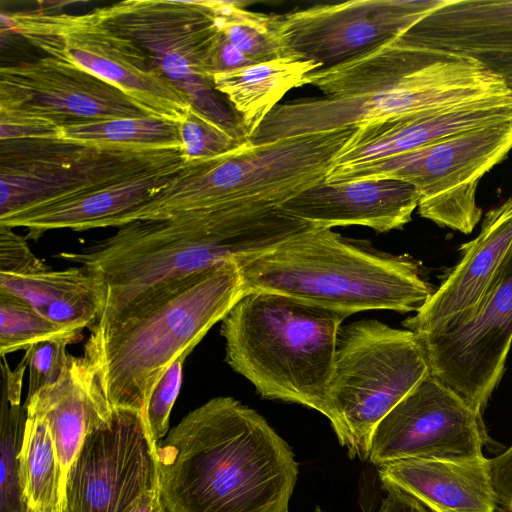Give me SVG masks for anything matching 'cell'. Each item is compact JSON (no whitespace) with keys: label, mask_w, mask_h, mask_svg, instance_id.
Wrapping results in <instances>:
<instances>
[{"label":"cell","mask_w":512,"mask_h":512,"mask_svg":"<svg viewBox=\"0 0 512 512\" xmlns=\"http://www.w3.org/2000/svg\"><path fill=\"white\" fill-rule=\"evenodd\" d=\"M59 138L99 146L136 149L182 147L178 122L150 114L67 125L60 129Z\"/></svg>","instance_id":"83f0119b"},{"label":"cell","mask_w":512,"mask_h":512,"mask_svg":"<svg viewBox=\"0 0 512 512\" xmlns=\"http://www.w3.org/2000/svg\"><path fill=\"white\" fill-rule=\"evenodd\" d=\"M399 39L471 57L512 87V0H443Z\"/></svg>","instance_id":"44dd1931"},{"label":"cell","mask_w":512,"mask_h":512,"mask_svg":"<svg viewBox=\"0 0 512 512\" xmlns=\"http://www.w3.org/2000/svg\"><path fill=\"white\" fill-rule=\"evenodd\" d=\"M27 414L47 424L58 455L63 483L87 434L111 413L92 365L84 356L69 354L61 378L26 399Z\"/></svg>","instance_id":"cb8c5ba5"},{"label":"cell","mask_w":512,"mask_h":512,"mask_svg":"<svg viewBox=\"0 0 512 512\" xmlns=\"http://www.w3.org/2000/svg\"><path fill=\"white\" fill-rule=\"evenodd\" d=\"M488 441L482 414L429 374L377 425L368 459L379 467L407 458H477Z\"/></svg>","instance_id":"e0dca14e"},{"label":"cell","mask_w":512,"mask_h":512,"mask_svg":"<svg viewBox=\"0 0 512 512\" xmlns=\"http://www.w3.org/2000/svg\"><path fill=\"white\" fill-rule=\"evenodd\" d=\"M512 150V120L442 138L379 161L331 167L325 182L391 178L413 185L418 212L438 226L470 234L482 210L476 203L480 179Z\"/></svg>","instance_id":"9c48e42d"},{"label":"cell","mask_w":512,"mask_h":512,"mask_svg":"<svg viewBox=\"0 0 512 512\" xmlns=\"http://www.w3.org/2000/svg\"><path fill=\"white\" fill-rule=\"evenodd\" d=\"M15 33L46 56L76 65L120 89L147 114L180 122L192 105L131 39L106 24L96 9L60 8L1 14V31Z\"/></svg>","instance_id":"30bf717a"},{"label":"cell","mask_w":512,"mask_h":512,"mask_svg":"<svg viewBox=\"0 0 512 512\" xmlns=\"http://www.w3.org/2000/svg\"><path fill=\"white\" fill-rule=\"evenodd\" d=\"M386 490L387 495L378 512H431L417 499L400 489L386 488Z\"/></svg>","instance_id":"8d00e7d4"},{"label":"cell","mask_w":512,"mask_h":512,"mask_svg":"<svg viewBox=\"0 0 512 512\" xmlns=\"http://www.w3.org/2000/svg\"><path fill=\"white\" fill-rule=\"evenodd\" d=\"M416 335L430 374L482 414L512 343V269L475 311Z\"/></svg>","instance_id":"2e32d148"},{"label":"cell","mask_w":512,"mask_h":512,"mask_svg":"<svg viewBox=\"0 0 512 512\" xmlns=\"http://www.w3.org/2000/svg\"><path fill=\"white\" fill-rule=\"evenodd\" d=\"M178 124L186 162L218 157L248 142V139L237 137L194 107Z\"/></svg>","instance_id":"1f68e13d"},{"label":"cell","mask_w":512,"mask_h":512,"mask_svg":"<svg viewBox=\"0 0 512 512\" xmlns=\"http://www.w3.org/2000/svg\"><path fill=\"white\" fill-rule=\"evenodd\" d=\"M310 227L274 204L232 203L136 220L57 257L102 278L107 289L102 322L157 282L263 252Z\"/></svg>","instance_id":"3957f363"},{"label":"cell","mask_w":512,"mask_h":512,"mask_svg":"<svg viewBox=\"0 0 512 512\" xmlns=\"http://www.w3.org/2000/svg\"><path fill=\"white\" fill-rule=\"evenodd\" d=\"M319 69L313 61L279 57L217 73L212 84L240 117L249 138L288 91L307 85V75Z\"/></svg>","instance_id":"484cf974"},{"label":"cell","mask_w":512,"mask_h":512,"mask_svg":"<svg viewBox=\"0 0 512 512\" xmlns=\"http://www.w3.org/2000/svg\"><path fill=\"white\" fill-rule=\"evenodd\" d=\"M184 163L26 208L0 218V224L26 228L25 237L31 240H37L51 230L85 231L117 227L125 216L158 194Z\"/></svg>","instance_id":"7402d4cb"},{"label":"cell","mask_w":512,"mask_h":512,"mask_svg":"<svg viewBox=\"0 0 512 512\" xmlns=\"http://www.w3.org/2000/svg\"><path fill=\"white\" fill-rule=\"evenodd\" d=\"M512 120V93L451 108L363 123L332 167L386 159L471 129Z\"/></svg>","instance_id":"ffe728a7"},{"label":"cell","mask_w":512,"mask_h":512,"mask_svg":"<svg viewBox=\"0 0 512 512\" xmlns=\"http://www.w3.org/2000/svg\"><path fill=\"white\" fill-rule=\"evenodd\" d=\"M429 374L414 332L373 319L341 327L323 415L351 458L368 459L377 425Z\"/></svg>","instance_id":"52a82bcc"},{"label":"cell","mask_w":512,"mask_h":512,"mask_svg":"<svg viewBox=\"0 0 512 512\" xmlns=\"http://www.w3.org/2000/svg\"><path fill=\"white\" fill-rule=\"evenodd\" d=\"M184 162L181 149L0 140V218Z\"/></svg>","instance_id":"7c38bea8"},{"label":"cell","mask_w":512,"mask_h":512,"mask_svg":"<svg viewBox=\"0 0 512 512\" xmlns=\"http://www.w3.org/2000/svg\"><path fill=\"white\" fill-rule=\"evenodd\" d=\"M22 486L30 512H62L64 483L46 422L27 414L19 455Z\"/></svg>","instance_id":"4316f807"},{"label":"cell","mask_w":512,"mask_h":512,"mask_svg":"<svg viewBox=\"0 0 512 512\" xmlns=\"http://www.w3.org/2000/svg\"><path fill=\"white\" fill-rule=\"evenodd\" d=\"M489 462L501 511L512 512V446Z\"/></svg>","instance_id":"d590c367"},{"label":"cell","mask_w":512,"mask_h":512,"mask_svg":"<svg viewBox=\"0 0 512 512\" xmlns=\"http://www.w3.org/2000/svg\"><path fill=\"white\" fill-rule=\"evenodd\" d=\"M417 189L404 181L370 178L311 186L278 204L315 227L360 225L377 232L401 229L418 207Z\"/></svg>","instance_id":"d6986e66"},{"label":"cell","mask_w":512,"mask_h":512,"mask_svg":"<svg viewBox=\"0 0 512 512\" xmlns=\"http://www.w3.org/2000/svg\"><path fill=\"white\" fill-rule=\"evenodd\" d=\"M346 317L280 294L244 292L221 321L225 361L263 398L323 414Z\"/></svg>","instance_id":"5b68a950"},{"label":"cell","mask_w":512,"mask_h":512,"mask_svg":"<svg viewBox=\"0 0 512 512\" xmlns=\"http://www.w3.org/2000/svg\"><path fill=\"white\" fill-rule=\"evenodd\" d=\"M192 350L182 353L167 369L156 385L142 415L148 433L154 443L166 435L173 405L178 397L183 377V365Z\"/></svg>","instance_id":"d6a6232c"},{"label":"cell","mask_w":512,"mask_h":512,"mask_svg":"<svg viewBox=\"0 0 512 512\" xmlns=\"http://www.w3.org/2000/svg\"><path fill=\"white\" fill-rule=\"evenodd\" d=\"M0 292L21 299L54 323L90 331L100 322L107 299L102 278L82 265L33 274L0 273Z\"/></svg>","instance_id":"d4e9b609"},{"label":"cell","mask_w":512,"mask_h":512,"mask_svg":"<svg viewBox=\"0 0 512 512\" xmlns=\"http://www.w3.org/2000/svg\"><path fill=\"white\" fill-rule=\"evenodd\" d=\"M512 88L466 55L434 48L429 60L400 86L344 98H303L278 104L248 138L251 144L357 127L396 116L438 111L502 96Z\"/></svg>","instance_id":"ba28073f"},{"label":"cell","mask_w":512,"mask_h":512,"mask_svg":"<svg viewBox=\"0 0 512 512\" xmlns=\"http://www.w3.org/2000/svg\"><path fill=\"white\" fill-rule=\"evenodd\" d=\"M167 512H288L294 454L255 410L215 397L157 445Z\"/></svg>","instance_id":"6da1fadb"},{"label":"cell","mask_w":512,"mask_h":512,"mask_svg":"<svg viewBox=\"0 0 512 512\" xmlns=\"http://www.w3.org/2000/svg\"><path fill=\"white\" fill-rule=\"evenodd\" d=\"M96 11L106 24L136 43L192 107L248 139L240 117L212 84L211 60L220 31L210 0H125Z\"/></svg>","instance_id":"8fae6325"},{"label":"cell","mask_w":512,"mask_h":512,"mask_svg":"<svg viewBox=\"0 0 512 512\" xmlns=\"http://www.w3.org/2000/svg\"><path fill=\"white\" fill-rule=\"evenodd\" d=\"M50 269L30 249L27 238L0 224V273L33 274Z\"/></svg>","instance_id":"e575fe53"},{"label":"cell","mask_w":512,"mask_h":512,"mask_svg":"<svg viewBox=\"0 0 512 512\" xmlns=\"http://www.w3.org/2000/svg\"><path fill=\"white\" fill-rule=\"evenodd\" d=\"M442 2L350 0L276 15L283 57L338 66L399 38Z\"/></svg>","instance_id":"5bb4252c"},{"label":"cell","mask_w":512,"mask_h":512,"mask_svg":"<svg viewBox=\"0 0 512 512\" xmlns=\"http://www.w3.org/2000/svg\"><path fill=\"white\" fill-rule=\"evenodd\" d=\"M382 485L400 489L431 512H496L489 459L407 458L378 467Z\"/></svg>","instance_id":"603a6c76"},{"label":"cell","mask_w":512,"mask_h":512,"mask_svg":"<svg viewBox=\"0 0 512 512\" xmlns=\"http://www.w3.org/2000/svg\"><path fill=\"white\" fill-rule=\"evenodd\" d=\"M83 330L59 325L37 313L21 299L0 292V355L27 350L32 345L56 340L82 339Z\"/></svg>","instance_id":"f546056e"},{"label":"cell","mask_w":512,"mask_h":512,"mask_svg":"<svg viewBox=\"0 0 512 512\" xmlns=\"http://www.w3.org/2000/svg\"><path fill=\"white\" fill-rule=\"evenodd\" d=\"M129 512H167L160 488L142 495Z\"/></svg>","instance_id":"74e56055"},{"label":"cell","mask_w":512,"mask_h":512,"mask_svg":"<svg viewBox=\"0 0 512 512\" xmlns=\"http://www.w3.org/2000/svg\"><path fill=\"white\" fill-rule=\"evenodd\" d=\"M0 115L35 122L60 137L67 125L148 114L114 85L45 56L0 68Z\"/></svg>","instance_id":"9a60e30c"},{"label":"cell","mask_w":512,"mask_h":512,"mask_svg":"<svg viewBox=\"0 0 512 512\" xmlns=\"http://www.w3.org/2000/svg\"><path fill=\"white\" fill-rule=\"evenodd\" d=\"M236 263L244 292L280 294L347 316L366 310L416 313L436 289L412 257L330 228H307Z\"/></svg>","instance_id":"277c9868"},{"label":"cell","mask_w":512,"mask_h":512,"mask_svg":"<svg viewBox=\"0 0 512 512\" xmlns=\"http://www.w3.org/2000/svg\"><path fill=\"white\" fill-rule=\"evenodd\" d=\"M72 343L70 339H56L36 343L25 350L29 369L27 398L61 378L69 356L67 346Z\"/></svg>","instance_id":"836d02e7"},{"label":"cell","mask_w":512,"mask_h":512,"mask_svg":"<svg viewBox=\"0 0 512 512\" xmlns=\"http://www.w3.org/2000/svg\"><path fill=\"white\" fill-rule=\"evenodd\" d=\"M157 445L138 411L112 409L87 434L67 472L62 512H129L160 488Z\"/></svg>","instance_id":"4fadbf2b"},{"label":"cell","mask_w":512,"mask_h":512,"mask_svg":"<svg viewBox=\"0 0 512 512\" xmlns=\"http://www.w3.org/2000/svg\"><path fill=\"white\" fill-rule=\"evenodd\" d=\"M355 131L347 127L256 145L248 141L218 157L187 161L118 227L232 203L278 205L323 182Z\"/></svg>","instance_id":"8992f818"},{"label":"cell","mask_w":512,"mask_h":512,"mask_svg":"<svg viewBox=\"0 0 512 512\" xmlns=\"http://www.w3.org/2000/svg\"><path fill=\"white\" fill-rule=\"evenodd\" d=\"M244 294L236 261L157 282L98 323L83 356L112 409L143 415L167 369L192 350Z\"/></svg>","instance_id":"7a4b0ae2"},{"label":"cell","mask_w":512,"mask_h":512,"mask_svg":"<svg viewBox=\"0 0 512 512\" xmlns=\"http://www.w3.org/2000/svg\"><path fill=\"white\" fill-rule=\"evenodd\" d=\"M461 258L426 304L403 326L415 334L475 311L512 269V196L489 210L480 233L460 246Z\"/></svg>","instance_id":"ac0fdd59"},{"label":"cell","mask_w":512,"mask_h":512,"mask_svg":"<svg viewBox=\"0 0 512 512\" xmlns=\"http://www.w3.org/2000/svg\"><path fill=\"white\" fill-rule=\"evenodd\" d=\"M224 37L254 63L283 57L276 15L249 11L244 2L210 0Z\"/></svg>","instance_id":"f1b7e54d"},{"label":"cell","mask_w":512,"mask_h":512,"mask_svg":"<svg viewBox=\"0 0 512 512\" xmlns=\"http://www.w3.org/2000/svg\"><path fill=\"white\" fill-rule=\"evenodd\" d=\"M27 421V408L1 399L0 512H30L24 494L19 455Z\"/></svg>","instance_id":"4dcf8cb0"}]
</instances>
